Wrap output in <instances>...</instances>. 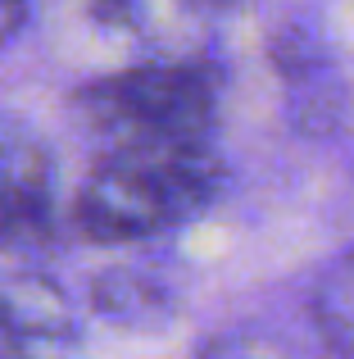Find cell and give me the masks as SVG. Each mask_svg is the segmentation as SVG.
I'll return each mask as SVG.
<instances>
[{"instance_id": "9", "label": "cell", "mask_w": 354, "mask_h": 359, "mask_svg": "<svg viewBox=\"0 0 354 359\" xmlns=\"http://www.w3.org/2000/svg\"><path fill=\"white\" fill-rule=\"evenodd\" d=\"M0 359H32V346L18 341V337L9 332L5 323H0Z\"/></svg>"}, {"instance_id": "8", "label": "cell", "mask_w": 354, "mask_h": 359, "mask_svg": "<svg viewBox=\"0 0 354 359\" xmlns=\"http://www.w3.org/2000/svg\"><path fill=\"white\" fill-rule=\"evenodd\" d=\"M200 359H259V351H250L241 337H227V341H213Z\"/></svg>"}, {"instance_id": "2", "label": "cell", "mask_w": 354, "mask_h": 359, "mask_svg": "<svg viewBox=\"0 0 354 359\" xmlns=\"http://www.w3.org/2000/svg\"><path fill=\"white\" fill-rule=\"evenodd\" d=\"M222 78L213 60H155L96 78L73 91V114L87 123L105 150L132 146H191L218 132Z\"/></svg>"}, {"instance_id": "1", "label": "cell", "mask_w": 354, "mask_h": 359, "mask_svg": "<svg viewBox=\"0 0 354 359\" xmlns=\"http://www.w3.org/2000/svg\"><path fill=\"white\" fill-rule=\"evenodd\" d=\"M222 164L213 141L191 146L105 150L78 187L73 223L91 245H132L200 219L222 191Z\"/></svg>"}, {"instance_id": "4", "label": "cell", "mask_w": 354, "mask_h": 359, "mask_svg": "<svg viewBox=\"0 0 354 359\" xmlns=\"http://www.w3.org/2000/svg\"><path fill=\"white\" fill-rule=\"evenodd\" d=\"M227 0H91V18L127 32L155 60H209V18Z\"/></svg>"}, {"instance_id": "7", "label": "cell", "mask_w": 354, "mask_h": 359, "mask_svg": "<svg viewBox=\"0 0 354 359\" xmlns=\"http://www.w3.org/2000/svg\"><path fill=\"white\" fill-rule=\"evenodd\" d=\"M27 14H32L27 0H0V50H5V46L27 27Z\"/></svg>"}, {"instance_id": "3", "label": "cell", "mask_w": 354, "mask_h": 359, "mask_svg": "<svg viewBox=\"0 0 354 359\" xmlns=\"http://www.w3.org/2000/svg\"><path fill=\"white\" fill-rule=\"evenodd\" d=\"M55 245V150L23 114L0 109V250L32 259Z\"/></svg>"}, {"instance_id": "5", "label": "cell", "mask_w": 354, "mask_h": 359, "mask_svg": "<svg viewBox=\"0 0 354 359\" xmlns=\"http://www.w3.org/2000/svg\"><path fill=\"white\" fill-rule=\"evenodd\" d=\"M0 323L27 346H50L78 337V309L50 273L9 269L0 273Z\"/></svg>"}, {"instance_id": "6", "label": "cell", "mask_w": 354, "mask_h": 359, "mask_svg": "<svg viewBox=\"0 0 354 359\" xmlns=\"http://www.w3.org/2000/svg\"><path fill=\"white\" fill-rule=\"evenodd\" d=\"M91 309L105 318L109 327H123V332H155L173 318V296L160 278L141 269H100L91 278Z\"/></svg>"}]
</instances>
